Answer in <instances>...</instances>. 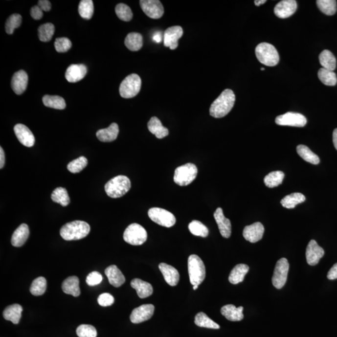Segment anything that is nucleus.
I'll return each mask as SVG.
<instances>
[{"label":"nucleus","mask_w":337,"mask_h":337,"mask_svg":"<svg viewBox=\"0 0 337 337\" xmlns=\"http://www.w3.org/2000/svg\"><path fill=\"white\" fill-rule=\"evenodd\" d=\"M285 174L282 171L271 172L264 178L265 184L269 188H273L282 184Z\"/></svg>","instance_id":"c9c22d12"},{"label":"nucleus","mask_w":337,"mask_h":337,"mask_svg":"<svg viewBox=\"0 0 337 337\" xmlns=\"http://www.w3.org/2000/svg\"><path fill=\"white\" fill-rule=\"evenodd\" d=\"M141 88V80L136 74H131L122 81L119 87V94L122 98H134L139 93Z\"/></svg>","instance_id":"423d86ee"},{"label":"nucleus","mask_w":337,"mask_h":337,"mask_svg":"<svg viewBox=\"0 0 337 337\" xmlns=\"http://www.w3.org/2000/svg\"><path fill=\"white\" fill-rule=\"evenodd\" d=\"M98 304L103 307L111 306L114 302V298L110 293L101 294L98 298Z\"/></svg>","instance_id":"864d4df0"},{"label":"nucleus","mask_w":337,"mask_h":337,"mask_svg":"<svg viewBox=\"0 0 337 337\" xmlns=\"http://www.w3.org/2000/svg\"><path fill=\"white\" fill-rule=\"evenodd\" d=\"M199 286H193V289L194 291H196L197 289L198 288Z\"/></svg>","instance_id":"e2e57ef3"},{"label":"nucleus","mask_w":337,"mask_h":337,"mask_svg":"<svg viewBox=\"0 0 337 337\" xmlns=\"http://www.w3.org/2000/svg\"><path fill=\"white\" fill-rule=\"evenodd\" d=\"M297 8L295 0H283L277 4L274 8V13L280 19H287L295 13Z\"/></svg>","instance_id":"2eb2a0df"},{"label":"nucleus","mask_w":337,"mask_h":337,"mask_svg":"<svg viewBox=\"0 0 337 337\" xmlns=\"http://www.w3.org/2000/svg\"><path fill=\"white\" fill-rule=\"evenodd\" d=\"M318 76L319 80L325 85L329 86V87H334L336 85L337 78L334 71H330L322 67L319 69Z\"/></svg>","instance_id":"ea45409f"},{"label":"nucleus","mask_w":337,"mask_h":337,"mask_svg":"<svg viewBox=\"0 0 337 337\" xmlns=\"http://www.w3.org/2000/svg\"><path fill=\"white\" fill-rule=\"evenodd\" d=\"M153 40L155 41L156 42L159 43L160 41H161V37H160V35H155L154 36Z\"/></svg>","instance_id":"680f3d73"},{"label":"nucleus","mask_w":337,"mask_h":337,"mask_svg":"<svg viewBox=\"0 0 337 337\" xmlns=\"http://www.w3.org/2000/svg\"><path fill=\"white\" fill-rule=\"evenodd\" d=\"M47 282L44 277H40L33 280L30 287V292L35 296L44 295L46 290Z\"/></svg>","instance_id":"c03bdc74"},{"label":"nucleus","mask_w":337,"mask_h":337,"mask_svg":"<svg viewBox=\"0 0 337 337\" xmlns=\"http://www.w3.org/2000/svg\"><path fill=\"white\" fill-rule=\"evenodd\" d=\"M130 179L125 176H117L112 179L105 185V191L112 198H119L125 195L131 189Z\"/></svg>","instance_id":"7ed1b4c3"},{"label":"nucleus","mask_w":337,"mask_h":337,"mask_svg":"<svg viewBox=\"0 0 337 337\" xmlns=\"http://www.w3.org/2000/svg\"><path fill=\"white\" fill-rule=\"evenodd\" d=\"M29 230L28 225L22 224L16 229L11 237V244L14 247H20L23 246L28 239Z\"/></svg>","instance_id":"a878e982"},{"label":"nucleus","mask_w":337,"mask_h":337,"mask_svg":"<svg viewBox=\"0 0 337 337\" xmlns=\"http://www.w3.org/2000/svg\"><path fill=\"white\" fill-rule=\"evenodd\" d=\"M16 135L22 145L31 148L35 143V138L33 133L28 127L22 124H18L15 126Z\"/></svg>","instance_id":"a211bd4d"},{"label":"nucleus","mask_w":337,"mask_h":337,"mask_svg":"<svg viewBox=\"0 0 337 337\" xmlns=\"http://www.w3.org/2000/svg\"><path fill=\"white\" fill-rule=\"evenodd\" d=\"M131 286L137 292L139 298H144L149 297L153 293V288L149 283L139 279H135L131 282Z\"/></svg>","instance_id":"cd10ccee"},{"label":"nucleus","mask_w":337,"mask_h":337,"mask_svg":"<svg viewBox=\"0 0 337 337\" xmlns=\"http://www.w3.org/2000/svg\"><path fill=\"white\" fill-rule=\"evenodd\" d=\"M55 28L54 24L50 22H47L42 24L38 28V37L43 42H48L52 39Z\"/></svg>","instance_id":"a19ab883"},{"label":"nucleus","mask_w":337,"mask_h":337,"mask_svg":"<svg viewBox=\"0 0 337 337\" xmlns=\"http://www.w3.org/2000/svg\"><path fill=\"white\" fill-rule=\"evenodd\" d=\"M275 123L279 126L302 128L306 125L307 119L300 113L288 112L276 117Z\"/></svg>","instance_id":"9b49d317"},{"label":"nucleus","mask_w":337,"mask_h":337,"mask_svg":"<svg viewBox=\"0 0 337 337\" xmlns=\"http://www.w3.org/2000/svg\"><path fill=\"white\" fill-rule=\"evenodd\" d=\"M51 200L56 203H60L63 207L67 206L70 203V199L67 190L64 187H57L51 194Z\"/></svg>","instance_id":"4c0bfd02"},{"label":"nucleus","mask_w":337,"mask_h":337,"mask_svg":"<svg viewBox=\"0 0 337 337\" xmlns=\"http://www.w3.org/2000/svg\"><path fill=\"white\" fill-rule=\"evenodd\" d=\"M324 254V250L318 245L315 240L310 241L306 250L307 262L310 266H316Z\"/></svg>","instance_id":"f3484780"},{"label":"nucleus","mask_w":337,"mask_h":337,"mask_svg":"<svg viewBox=\"0 0 337 337\" xmlns=\"http://www.w3.org/2000/svg\"><path fill=\"white\" fill-rule=\"evenodd\" d=\"M183 35V29L180 26H174L167 28L164 33V45L171 50H174L179 46L178 41Z\"/></svg>","instance_id":"4468645a"},{"label":"nucleus","mask_w":337,"mask_h":337,"mask_svg":"<svg viewBox=\"0 0 337 337\" xmlns=\"http://www.w3.org/2000/svg\"><path fill=\"white\" fill-rule=\"evenodd\" d=\"M236 96L231 90H225L210 106V116L215 118H221L226 116L234 107Z\"/></svg>","instance_id":"f257e3e1"},{"label":"nucleus","mask_w":337,"mask_h":337,"mask_svg":"<svg viewBox=\"0 0 337 337\" xmlns=\"http://www.w3.org/2000/svg\"><path fill=\"white\" fill-rule=\"evenodd\" d=\"M249 270V268L246 264L237 265L230 272L228 280L232 284H238L243 281L244 277Z\"/></svg>","instance_id":"7c9ffc66"},{"label":"nucleus","mask_w":337,"mask_h":337,"mask_svg":"<svg viewBox=\"0 0 337 337\" xmlns=\"http://www.w3.org/2000/svg\"><path fill=\"white\" fill-rule=\"evenodd\" d=\"M198 170L195 164L187 163L177 167L174 173V180L180 186L191 184L195 180Z\"/></svg>","instance_id":"0eeeda50"},{"label":"nucleus","mask_w":337,"mask_h":337,"mask_svg":"<svg viewBox=\"0 0 337 337\" xmlns=\"http://www.w3.org/2000/svg\"><path fill=\"white\" fill-rule=\"evenodd\" d=\"M155 306L152 304H144L133 310L131 314L130 320L133 323L145 322L152 317Z\"/></svg>","instance_id":"ddd939ff"},{"label":"nucleus","mask_w":337,"mask_h":337,"mask_svg":"<svg viewBox=\"0 0 337 337\" xmlns=\"http://www.w3.org/2000/svg\"><path fill=\"white\" fill-rule=\"evenodd\" d=\"M194 322L198 327L212 329H220V326H219L218 323L214 322L212 319L208 317L206 314L203 313V312H200V313L197 314Z\"/></svg>","instance_id":"58836bf2"},{"label":"nucleus","mask_w":337,"mask_h":337,"mask_svg":"<svg viewBox=\"0 0 337 337\" xmlns=\"http://www.w3.org/2000/svg\"><path fill=\"white\" fill-rule=\"evenodd\" d=\"M38 6L43 11H49L51 9V4L50 1L47 0H40L38 1Z\"/></svg>","instance_id":"6e6d98bb"},{"label":"nucleus","mask_w":337,"mask_h":337,"mask_svg":"<svg viewBox=\"0 0 337 337\" xmlns=\"http://www.w3.org/2000/svg\"><path fill=\"white\" fill-rule=\"evenodd\" d=\"M327 278L329 280H335L337 279V263L334 265L329 272H328Z\"/></svg>","instance_id":"4d7b16f0"},{"label":"nucleus","mask_w":337,"mask_h":337,"mask_svg":"<svg viewBox=\"0 0 337 337\" xmlns=\"http://www.w3.org/2000/svg\"><path fill=\"white\" fill-rule=\"evenodd\" d=\"M159 268L160 272L164 276L165 280L169 286H177L179 281H180V273H179L177 269L165 263H160Z\"/></svg>","instance_id":"4be33fe9"},{"label":"nucleus","mask_w":337,"mask_h":337,"mask_svg":"<svg viewBox=\"0 0 337 337\" xmlns=\"http://www.w3.org/2000/svg\"><path fill=\"white\" fill-rule=\"evenodd\" d=\"M257 60L268 67H275L279 62V55L277 49L268 43H261L255 48Z\"/></svg>","instance_id":"20e7f679"},{"label":"nucleus","mask_w":337,"mask_h":337,"mask_svg":"<svg viewBox=\"0 0 337 337\" xmlns=\"http://www.w3.org/2000/svg\"><path fill=\"white\" fill-rule=\"evenodd\" d=\"M298 155L305 161L312 164H318L320 162V158L315 153L312 152L308 147L305 145H299L297 147Z\"/></svg>","instance_id":"f704fd0d"},{"label":"nucleus","mask_w":337,"mask_h":337,"mask_svg":"<svg viewBox=\"0 0 337 337\" xmlns=\"http://www.w3.org/2000/svg\"><path fill=\"white\" fill-rule=\"evenodd\" d=\"M28 83V74L23 70L17 72L11 80V87L17 94H22L26 91Z\"/></svg>","instance_id":"412c9836"},{"label":"nucleus","mask_w":337,"mask_h":337,"mask_svg":"<svg viewBox=\"0 0 337 337\" xmlns=\"http://www.w3.org/2000/svg\"><path fill=\"white\" fill-rule=\"evenodd\" d=\"M22 22V16L19 14L11 15L6 20L5 24L6 32L9 35H12L15 29L19 28Z\"/></svg>","instance_id":"de8ad7c7"},{"label":"nucleus","mask_w":337,"mask_h":337,"mask_svg":"<svg viewBox=\"0 0 337 337\" xmlns=\"http://www.w3.org/2000/svg\"><path fill=\"white\" fill-rule=\"evenodd\" d=\"M72 46L71 41L67 38H58L55 40V47L58 53H65Z\"/></svg>","instance_id":"3c124183"},{"label":"nucleus","mask_w":337,"mask_h":337,"mask_svg":"<svg viewBox=\"0 0 337 337\" xmlns=\"http://www.w3.org/2000/svg\"><path fill=\"white\" fill-rule=\"evenodd\" d=\"M264 231V225L261 223H255L244 228L243 236L246 241L251 243H255L261 241Z\"/></svg>","instance_id":"dca6fc26"},{"label":"nucleus","mask_w":337,"mask_h":337,"mask_svg":"<svg viewBox=\"0 0 337 337\" xmlns=\"http://www.w3.org/2000/svg\"><path fill=\"white\" fill-rule=\"evenodd\" d=\"M5 163V155L3 148H0V169H3Z\"/></svg>","instance_id":"13d9d810"},{"label":"nucleus","mask_w":337,"mask_h":337,"mask_svg":"<svg viewBox=\"0 0 337 337\" xmlns=\"http://www.w3.org/2000/svg\"><path fill=\"white\" fill-rule=\"evenodd\" d=\"M148 130L158 139H162L169 135V130L162 126L161 122L157 117H151L148 123Z\"/></svg>","instance_id":"c85d7f7f"},{"label":"nucleus","mask_w":337,"mask_h":337,"mask_svg":"<svg viewBox=\"0 0 337 337\" xmlns=\"http://www.w3.org/2000/svg\"><path fill=\"white\" fill-rule=\"evenodd\" d=\"M62 289L65 293L78 297L81 293L80 280L76 276L69 277L63 282Z\"/></svg>","instance_id":"bb28decb"},{"label":"nucleus","mask_w":337,"mask_h":337,"mask_svg":"<svg viewBox=\"0 0 337 337\" xmlns=\"http://www.w3.org/2000/svg\"><path fill=\"white\" fill-rule=\"evenodd\" d=\"M43 103L46 107L56 110H64L66 108V102L62 97L45 95L43 98Z\"/></svg>","instance_id":"e433bc0d"},{"label":"nucleus","mask_w":337,"mask_h":337,"mask_svg":"<svg viewBox=\"0 0 337 337\" xmlns=\"http://www.w3.org/2000/svg\"><path fill=\"white\" fill-rule=\"evenodd\" d=\"M124 44L131 51H139L143 45V38L140 33H130L126 37Z\"/></svg>","instance_id":"2f4dec72"},{"label":"nucleus","mask_w":337,"mask_h":337,"mask_svg":"<svg viewBox=\"0 0 337 337\" xmlns=\"http://www.w3.org/2000/svg\"><path fill=\"white\" fill-rule=\"evenodd\" d=\"M148 216L155 223L163 227H173L176 222L175 216L171 212L161 208H151L149 210Z\"/></svg>","instance_id":"1a4fd4ad"},{"label":"nucleus","mask_w":337,"mask_h":337,"mask_svg":"<svg viewBox=\"0 0 337 337\" xmlns=\"http://www.w3.org/2000/svg\"><path fill=\"white\" fill-rule=\"evenodd\" d=\"M319 61L323 68L334 71L336 69L337 61L333 53L327 49L323 50L319 55Z\"/></svg>","instance_id":"473e14b6"},{"label":"nucleus","mask_w":337,"mask_h":337,"mask_svg":"<svg viewBox=\"0 0 337 337\" xmlns=\"http://www.w3.org/2000/svg\"><path fill=\"white\" fill-rule=\"evenodd\" d=\"M188 272L192 286H200L205 279V268L201 258L197 255H190L188 259Z\"/></svg>","instance_id":"39448f33"},{"label":"nucleus","mask_w":337,"mask_h":337,"mask_svg":"<svg viewBox=\"0 0 337 337\" xmlns=\"http://www.w3.org/2000/svg\"><path fill=\"white\" fill-rule=\"evenodd\" d=\"M22 307L19 304H13L6 307L3 313L5 320L11 321L14 324H18L22 317Z\"/></svg>","instance_id":"c756f323"},{"label":"nucleus","mask_w":337,"mask_h":337,"mask_svg":"<svg viewBox=\"0 0 337 337\" xmlns=\"http://www.w3.org/2000/svg\"><path fill=\"white\" fill-rule=\"evenodd\" d=\"M333 142L335 148L337 150V128L334 131L333 133Z\"/></svg>","instance_id":"bf43d9fd"},{"label":"nucleus","mask_w":337,"mask_h":337,"mask_svg":"<svg viewBox=\"0 0 337 337\" xmlns=\"http://www.w3.org/2000/svg\"><path fill=\"white\" fill-rule=\"evenodd\" d=\"M78 11L83 19H91L94 13L93 1L91 0H82L79 4Z\"/></svg>","instance_id":"79ce46f5"},{"label":"nucleus","mask_w":337,"mask_h":337,"mask_svg":"<svg viewBox=\"0 0 337 337\" xmlns=\"http://www.w3.org/2000/svg\"><path fill=\"white\" fill-rule=\"evenodd\" d=\"M189 229L191 234L194 236L206 237L209 235V230L207 227L200 221H192L189 224Z\"/></svg>","instance_id":"a18cd8bd"},{"label":"nucleus","mask_w":337,"mask_h":337,"mask_svg":"<svg viewBox=\"0 0 337 337\" xmlns=\"http://www.w3.org/2000/svg\"><path fill=\"white\" fill-rule=\"evenodd\" d=\"M115 11H116L117 17L122 21L130 22L133 19V11L126 4L119 3L117 4Z\"/></svg>","instance_id":"49530a36"},{"label":"nucleus","mask_w":337,"mask_h":337,"mask_svg":"<svg viewBox=\"0 0 337 337\" xmlns=\"http://www.w3.org/2000/svg\"><path fill=\"white\" fill-rule=\"evenodd\" d=\"M119 132L118 125L116 123H113L109 127L98 131L96 133V136L101 142H110L116 139Z\"/></svg>","instance_id":"5701e85b"},{"label":"nucleus","mask_w":337,"mask_h":337,"mask_svg":"<svg viewBox=\"0 0 337 337\" xmlns=\"http://www.w3.org/2000/svg\"><path fill=\"white\" fill-rule=\"evenodd\" d=\"M140 5L143 12L152 19H159L164 15V10L159 0H141Z\"/></svg>","instance_id":"f8f14e48"},{"label":"nucleus","mask_w":337,"mask_h":337,"mask_svg":"<svg viewBox=\"0 0 337 337\" xmlns=\"http://www.w3.org/2000/svg\"><path fill=\"white\" fill-rule=\"evenodd\" d=\"M123 238L126 243L133 246H141L146 241L148 234L146 230L138 224H132L124 232Z\"/></svg>","instance_id":"6e6552de"},{"label":"nucleus","mask_w":337,"mask_h":337,"mask_svg":"<svg viewBox=\"0 0 337 337\" xmlns=\"http://www.w3.org/2000/svg\"><path fill=\"white\" fill-rule=\"evenodd\" d=\"M105 274L108 277L111 285L115 287H119L125 282V277L116 266L112 265L105 270Z\"/></svg>","instance_id":"b1692460"},{"label":"nucleus","mask_w":337,"mask_h":337,"mask_svg":"<svg viewBox=\"0 0 337 337\" xmlns=\"http://www.w3.org/2000/svg\"><path fill=\"white\" fill-rule=\"evenodd\" d=\"M90 232V226L86 222L75 221L66 224L60 230V235L66 241H76L87 237Z\"/></svg>","instance_id":"f03ea898"},{"label":"nucleus","mask_w":337,"mask_h":337,"mask_svg":"<svg viewBox=\"0 0 337 337\" xmlns=\"http://www.w3.org/2000/svg\"><path fill=\"white\" fill-rule=\"evenodd\" d=\"M76 334L79 337H96L97 331L95 327L91 325L83 324L76 329Z\"/></svg>","instance_id":"8fccbe9b"},{"label":"nucleus","mask_w":337,"mask_h":337,"mask_svg":"<svg viewBox=\"0 0 337 337\" xmlns=\"http://www.w3.org/2000/svg\"><path fill=\"white\" fill-rule=\"evenodd\" d=\"M319 10L324 14L332 16L336 14L337 10L336 0H318L316 1Z\"/></svg>","instance_id":"37998d69"},{"label":"nucleus","mask_w":337,"mask_h":337,"mask_svg":"<svg viewBox=\"0 0 337 337\" xmlns=\"http://www.w3.org/2000/svg\"><path fill=\"white\" fill-rule=\"evenodd\" d=\"M261 70L262 71H264V70H265V68H264V67H262Z\"/></svg>","instance_id":"0e129e2a"},{"label":"nucleus","mask_w":337,"mask_h":337,"mask_svg":"<svg viewBox=\"0 0 337 337\" xmlns=\"http://www.w3.org/2000/svg\"><path fill=\"white\" fill-rule=\"evenodd\" d=\"M87 73V67L85 65H70L66 71L65 77L69 83H76L83 80Z\"/></svg>","instance_id":"aec40b11"},{"label":"nucleus","mask_w":337,"mask_h":337,"mask_svg":"<svg viewBox=\"0 0 337 337\" xmlns=\"http://www.w3.org/2000/svg\"><path fill=\"white\" fill-rule=\"evenodd\" d=\"M103 276L100 273L94 271L90 273L87 276V284L90 286H95L100 284L103 281Z\"/></svg>","instance_id":"603ef678"},{"label":"nucleus","mask_w":337,"mask_h":337,"mask_svg":"<svg viewBox=\"0 0 337 337\" xmlns=\"http://www.w3.org/2000/svg\"><path fill=\"white\" fill-rule=\"evenodd\" d=\"M305 201V197L300 192H295L290 195L284 197L280 203L283 207L287 209H293L298 203L304 202Z\"/></svg>","instance_id":"72a5a7b5"},{"label":"nucleus","mask_w":337,"mask_h":337,"mask_svg":"<svg viewBox=\"0 0 337 337\" xmlns=\"http://www.w3.org/2000/svg\"><path fill=\"white\" fill-rule=\"evenodd\" d=\"M214 217L222 236L226 239L229 238L232 231L231 223L229 219L225 218L221 207L218 208L215 211Z\"/></svg>","instance_id":"6ab92c4d"},{"label":"nucleus","mask_w":337,"mask_h":337,"mask_svg":"<svg viewBox=\"0 0 337 337\" xmlns=\"http://www.w3.org/2000/svg\"><path fill=\"white\" fill-rule=\"evenodd\" d=\"M243 307L237 308L234 305H225L221 309L222 315L225 316L227 320L232 322H238L244 318Z\"/></svg>","instance_id":"393cba45"},{"label":"nucleus","mask_w":337,"mask_h":337,"mask_svg":"<svg viewBox=\"0 0 337 337\" xmlns=\"http://www.w3.org/2000/svg\"><path fill=\"white\" fill-rule=\"evenodd\" d=\"M266 0H255V1H254V3L255 5L259 6L261 5V4L266 3Z\"/></svg>","instance_id":"052dcab7"},{"label":"nucleus","mask_w":337,"mask_h":337,"mask_svg":"<svg viewBox=\"0 0 337 337\" xmlns=\"http://www.w3.org/2000/svg\"><path fill=\"white\" fill-rule=\"evenodd\" d=\"M88 159L84 156L77 158L67 165V169L72 173L76 174L83 171L88 165Z\"/></svg>","instance_id":"09e8293b"},{"label":"nucleus","mask_w":337,"mask_h":337,"mask_svg":"<svg viewBox=\"0 0 337 337\" xmlns=\"http://www.w3.org/2000/svg\"><path fill=\"white\" fill-rule=\"evenodd\" d=\"M30 13L31 17L36 20L42 19L43 17H44V13H43V10L38 5L33 6V7L31 8Z\"/></svg>","instance_id":"5fc2aeb1"},{"label":"nucleus","mask_w":337,"mask_h":337,"mask_svg":"<svg viewBox=\"0 0 337 337\" xmlns=\"http://www.w3.org/2000/svg\"><path fill=\"white\" fill-rule=\"evenodd\" d=\"M289 270V264L286 258H282L276 264L272 277L273 286L277 289H282L287 280Z\"/></svg>","instance_id":"9d476101"}]
</instances>
